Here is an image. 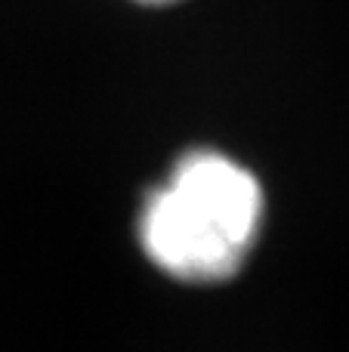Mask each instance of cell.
I'll return each mask as SVG.
<instances>
[{
  "label": "cell",
  "instance_id": "7a4b0ae2",
  "mask_svg": "<svg viewBox=\"0 0 349 352\" xmlns=\"http://www.w3.org/2000/svg\"><path fill=\"white\" fill-rule=\"evenodd\" d=\"M139 3H152V6H158V3H173V0H139Z\"/></svg>",
  "mask_w": 349,
  "mask_h": 352
},
{
  "label": "cell",
  "instance_id": "6da1fadb",
  "mask_svg": "<svg viewBox=\"0 0 349 352\" xmlns=\"http://www.w3.org/2000/svg\"><path fill=\"white\" fill-rule=\"evenodd\" d=\"M263 213V186L241 161L216 148H192L146 195L136 238L167 278L220 285L247 263Z\"/></svg>",
  "mask_w": 349,
  "mask_h": 352
}]
</instances>
